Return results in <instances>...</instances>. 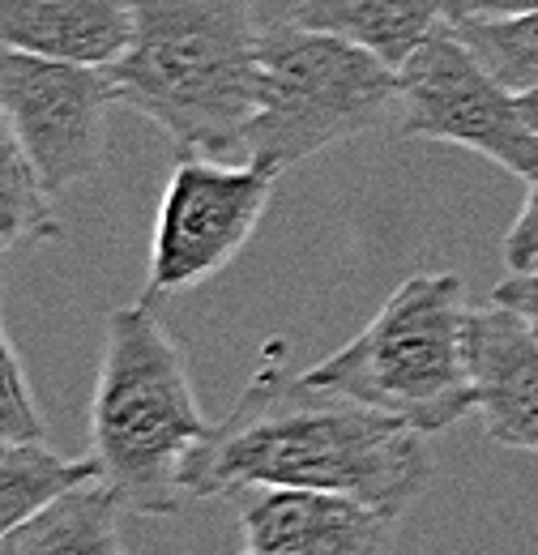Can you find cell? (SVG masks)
<instances>
[{
    "mask_svg": "<svg viewBox=\"0 0 538 555\" xmlns=\"http://www.w3.org/2000/svg\"><path fill=\"white\" fill-rule=\"evenodd\" d=\"M273 189L278 171L266 163L248 158L244 167H222L184 150V158L167 176L154 218L145 299L158 304L222 274L248 248Z\"/></svg>",
    "mask_w": 538,
    "mask_h": 555,
    "instance_id": "7",
    "label": "cell"
},
{
    "mask_svg": "<svg viewBox=\"0 0 538 555\" xmlns=\"http://www.w3.org/2000/svg\"><path fill=\"white\" fill-rule=\"evenodd\" d=\"M449 0H295L291 17L312 30H330L376 52L394 69L419 52V43L449 22Z\"/></svg>",
    "mask_w": 538,
    "mask_h": 555,
    "instance_id": "13",
    "label": "cell"
},
{
    "mask_svg": "<svg viewBox=\"0 0 538 555\" xmlns=\"http://www.w3.org/2000/svg\"><path fill=\"white\" fill-rule=\"evenodd\" d=\"M4 286V282H0ZM0 440H43V415L30 393L26 367L0 325Z\"/></svg>",
    "mask_w": 538,
    "mask_h": 555,
    "instance_id": "17",
    "label": "cell"
},
{
    "mask_svg": "<svg viewBox=\"0 0 538 555\" xmlns=\"http://www.w3.org/2000/svg\"><path fill=\"white\" fill-rule=\"evenodd\" d=\"M133 35L107 65L120 103L180 150H240L257 112L261 39L253 0H129Z\"/></svg>",
    "mask_w": 538,
    "mask_h": 555,
    "instance_id": "2",
    "label": "cell"
},
{
    "mask_svg": "<svg viewBox=\"0 0 538 555\" xmlns=\"http://www.w3.org/2000/svg\"><path fill=\"white\" fill-rule=\"evenodd\" d=\"M427 483V436L346 393L308 385L286 367V343H266L244 393L184 466L189 500L244 487H330L398 521Z\"/></svg>",
    "mask_w": 538,
    "mask_h": 555,
    "instance_id": "1",
    "label": "cell"
},
{
    "mask_svg": "<svg viewBox=\"0 0 538 555\" xmlns=\"http://www.w3.org/2000/svg\"><path fill=\"white\" fill-rule=\"evenodd\" d=\"M538 0H449V22H466V17H509V13H530Z\"/></svg>",
    "mask_w": 538,
    "mask_h": 555,
    "instance_id": "20",
    "label": "cell"
},
{
    "mask_svg": "<svg viewBox=\"0 0 538 555\" xmlns=\"http://www.w3.org/2000/svg\"><path fill=\"white\" fill-rule=\"evenodd\" d=\"M99 475L90 457H65L43 440H0V543L56 491Z\"/></svg>",
    "mask_w": 538,
    "mask_h": 555,
    "instance_id": "14",
    "label": "cell"
},
{
    "mask_svg": "<svg viewBox=\"0 0 538 555\" xmlns=\"http://www.w3.org/2000/svg\"><path fill=\"white\" fill-rule=\"evenodd\" d=\"M120 491L90 475L35 508L0 543V555H120Z\"/></svg>",
    "mask_w": 538,
    "mask_h": 555,
    "instance_id": "12",
    "label": "cell"
},
{
    "mask_svg": "<svg viewBox=\"0 0 538 555\" xmlns=\"http://www.w3.org/2000/svg\"><path fill=\"white\" fill-rule=\"evenodd\" d=\"M522 107H526V116H530V125L538 129V90H530V94H522Z\"/></svg>",
    "mask_w": 538,
    "mask_h": 555,
    "instance_id": "21",
    "label": "cell"
},
{
    "mask_svg": "<svg viewBox=\"0 0 538 555\" xmlns=\"http://www.w3.org/2000/svg\"><path fill=\"white\" fill-rule=\"evenodd\" d=\"M231 500L248 555H376L398 526L394 513L330 487H244Z\"/></svg>",
    "mask_w": 538,
    "mask_h": 555,
    "instance_id": "9",
    "label": "cell"
},
{
    "mask_svg": "<svg viewBox=\"0 0 538 555\" xmlns=\"http://www.w3.org/2000/svg\"><path fill=\"white\" fill-rule=\"evenodd\" d=\"M133 35L129 0H0V48L116 65Z\"/></svg>",
    "mask_w": 538,
    "mask_h": 555,
    "instance_id": "11",
    "label": "cell"
},
{
    "mask_svg": "<svg viewBox=\"0 0 538 555\" xmlns=\"http://www.w3.org/2000/svg\"><path fill=\"white\" fill-rule=\"evenodd\" d=\"M471 304L458 274H410L381 312L330 359L304 372L308 385L436 436L478 411L471 372Z\"/></svg>",
    "mask_w": 538,
    "mask_h": 555,
    "instance_id": "4",
    "label": "cell"
},
{
    "mask_svg": "<svg viewBox=\"0 0 538 555\" xmlns=\"http://www.w3.org/2000/svg\"><path fill=\"white\" fill-rule=\"evenodd\" d=\"M491 304H500V308L517 312V317H522V321L538 334V266L535 270H509L504 282H496Z\"/></svg>",
    "mask_w": 538,
    "mask_h": 555,
    "instance_id": "19",
    "label": "cell"
},
{
    "mask_svg": "<svg viewBox=\"0 0 538 555\" xmlns=\"http://www.w3.org/2000/svg\"><path fill=\"white\" fill-rule=\"evenodd\" d=\"M402 99L389 61L330 30L299 26L295 17L266 26L257 112L240 150L278 176L337 141L381 129Z\"/></svg>",
    "mask_w": 538,
    "mask_h": 555,
    "instance_id": "5",
    "label": "cell"
},
{
    "mask_svg": "<svg viewBox=\"0 0 538 555\" xmlns=\"http://www.w3.org/2000/svg\"><path fill=\"white\" fill-rule=\"evenodd\" d=\"M504 266L509 270H535L538 266V180L530 184L522 214L513 218V227L504 235Z\"/></svg>",
    "mask_w": 538,
    "mask_h": 555,
    "instance_id": "18",
    "label": "cell"
},
{
    "mask_svg": "<svg viewBox=\"0 0 538 555\" xmlns=\"http://www.w3.org/2000/svg\"><path fill=\"white\" fill-rule=\"evenodd\" d=\"M112 103H120V86L107 65L0 48V107L52 197L103 167Z\"/></svg>",
    "mask_w": 538,
    "mask_h": 555,
    "instance_id": "8",
    "label": "cell"
},
{
    "mask_svg": "<svg viewBox=\"0 0 538 555\" xmlns=\"http://www.w3.org/2000/svg\"><path fill=\"white\" fill-rule=\"evenodd\" d=\"M474 56L496 73L509 90H538V9L509 17H466L453 22Z\"/></svg>",
    "mask_w": 538,
    "mask_h": 555,
    "instance_id": "16",
    "label": "cell"
},
{
    "mask_svg": "<svg viewBox=\"0 0 538 555\" xmlns=\"http://www.w3.org/2000/svg\"><path fill=\"white\" fill-rule=\"evenodd\" d=\"M471 372L483 431L517 453H538V334L509 308H471Z\"/></svg>",
    "mask_w": 538,
    "mask_h": 555,
    "instance_id": "10",
    "label": "cell"
},
{
    "mask_svg": "<svg viewBox=\"0 0 538 555\" xmlns=\"http://www.w3.org/2000/svg\"><path fill=\"white\" fill-rule=\"evenodd\" d=\"M184 350L154 299L107 312L90 398V449L99 479L141 517H171L189 491L184 466L209 436Z\"/></svg>",
    "mask_w": 538,
    "mask_h": 555,
    "instance_id": "3",
    "label": "cell"
},
{
    "mask_svg": "<svg viewBox=\"0 0 538 555\" xmlns=\"http://www.w3.org/2000/svg\"><path fill=\"white\" fill-rule=\"evenodd\" d=\"M398 138L449 141L491 158L509 176L538 180V129L522 94L487 69L453 22H440L398 69Z\"/></svg>",
    "mask_w": 538,
    "mask_h": 555,
    "instance_id": "6",
    "label": "cell"
},
{
    "mask_svg": "<svg viewBox=\"0 0 538 555\" xmlns=\"http://www.w3.org/2000/svg\"><path fill=\"white\" fill-rule=\"evenodd\" d=\"M61 240V218L52 209V189L43 184L30 150L0 107V257L22 244Z\"/></svg>",
    "mask_w": 538,
    "mask_h": 555,
    "instance_id": "15",
    "label": "cell"
}]
</instances>
